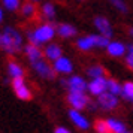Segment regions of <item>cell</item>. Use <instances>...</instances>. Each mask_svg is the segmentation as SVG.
<instances>
[{
    "label": "cell",
    "instance_id": "34",
    "mask_svg": "<svg viewBox=\"0 0 133 133\" xmlns=\"http://www.w3.org/2000/svg\"><path fill=\"white\" fill-rule=\"evenodd\" d=\"M124 133H133V132H129V130H127V132H124Z\"/></svg>",
    "mask_w": 133,
    "mask_h": 133
},
{
    "label": "cell",
    "instance_id": "16",
    "mask_svg": "<svg viewBox=\"0 0 133 133\" xmlns=\"http://www.w3.org/2000/svg\"><path fill=\"white\" fill-rule=\"evenodd\" d=\"M24 54L27 57L29 63L35 60H39V58H43V49L41 46H36V45H31V43H25L24 45Z\"/></svg>",
    "mask_w": 133,
    "mask_h": 133
},
{
    "label": "cell",
    "instance_id": "11",
    "mask_svg": "<svg viewBox=\"0 0 133 133\" xmlns=\"http://www.w3.org/2000/svg\"><path fill=\"white\" fill-rule=\"evenodd\" d=\"M0 49L8 55H17L21 52V49L11 41V37L6 33H3V30H0Z\"/></svg>",
    "mask_w": 133,
    "mask_h": 133
},
{
    "label": "cell",
    "instance_id": "9",
    "mask_svg": "<svg viewBox=\"0 0 133 133\" xmlns=\"http://www.w3.org/2000/svg\"><path fill=\"white\" fill-rule=\"evenodd\" d=\"M67 115H69L70 121L78 127L79 130H88V129L91 127V123L88 121V118H87L81 111H76V109H69Z\"/></svg>",
    "mask_w": 133,
    "mask_h": 133
},
{
    "label": "cell",
    "instance_id": "24",
    "mask_svg": "<svg viewBox=\"0 0 133 133\" xmlns=\"http://www.w3.org/2000/svg\"><path fill=\"white\" fill-rule=\"evenodd\" d=\"M76 46H78V49L84 51V52H88V51H91V49L94 48V46H93V43H91V41H90V37H88V36L78 37V39H76Z\"/></svg>",
    "mask_w": 133,
    "mask_h": 133
},
{
    "label": "cell",
    "instance_id": "2",
    "mask_svg": "<svg viewBox=\"0 0 133 133\" xmlns=\"http://www.w3.org/2000/svg\"><path fill=\"white\" fill-rule=\"evenodd\" d=\"M29 64H30L31 70L36 73L39 78L48 79V81H52V79L57 76V73H55L52 64H51V63H49L46 58H45V57H43V58H39V60L30 61Z\"/></svg>",
    "mask_w": 133,
    "mask_h": 133
},
{
    "label": "cell",
    "instance_id": "35",
    "mask_svg": "<svg viewBox=\"0 0 133 133\" xmlns=\"http://www.w3.org/2000/svg\"><path fill=\"white\" fill-rule=\"evenodd\" d=\"M79 2H84V0H79Z\"/></svg>",
    "mask_w": 133,
    "mask_h": 133
},
{
    "label": "cell",
    "instance_id": "20",
    "mask_svg": "<svg viewBox=\"0 0 133 133\" xmlns=\"http://www.w3.org/2000/svg\"><path fill=\"white\" fill-rule=\"evenodd\" d=\"M106 124H108L109 133H124V132H127L126 124L121 120H118V118L109 117V118H106Z\"/></svg>",
    "mask_w": 133,
    "mask_h": 133
},
{
    "label": "cell",
    "instance_id": "18",
    "mask_svg": "<svg viewBox=\"0 0 133 133\" xmlns=\"http://www.w3.org/2000/svg\"><path fill=\"white\" fill-rule=\"evenodd\" d=\"M41 14H42V18L46 21V23H52L57 15V9H55V5L51 3V2H45L41 6Z\"/></svg>",
    "mask_w": 133,
    "mask_h": 133
},
{
    "label": "cell",
    "instance_id": "32",
    "mask_svg": "<svg viewBox=\"0 0 133 133\" xmlns=\"http://www.w3.org/2000/svg\"><path fill=\"white\" fill-rule=\"evenodd\" d=\"M129 35L133 37V27H130V29H129Z\"/></svg>",
    "mask_w": 133,
    "mask_h": 133
},
{
    "label": "cell",
    "instance_id": "28",
    "mask_svg": "<svg viewBox=\"0 0 133 133\" xmlns=\"http://www.w3.org/2000/svg\"><path fill=\"white\" fill-rule=\"evenodd\" d=\"M2 2H3L5 9H8V11H18L23 5L21 0H2Z\"/></svg>",
    "mask_w": 133,
    "mask_h": 133
},
{
    "label": "cell",
    "instance_id": "25",
    "mask_svg": "<svg viewBox=\"0 0 133 133\" xmlns=\"http://www.w3.org/2000/svg\"><path fill=\"white\" fill-rule=\"evenodd\" d=\"M108 91L112 93V94H115V96H121L123 84H120V82L114 78H108Z\"/></svg>",
    "mask_w": 133,
    "mask_h": 133
},
{
    "label": "cell",
    "instance_id": "8",
    "mask_svg": "<svg viewBox=\"0 0 133 133\" xmlns=\"http://www.w3.org/2000/svg\"><path fill=\"white\" fill-rule=\"evenodd\" d=\"M93 24H94V27L97 29V33H99V35L108 37V39H112V36H114V29H112V25H111L108 18L99 15V17L94 18Z\"/></svg>",
    "mask_w": 133,
    "mask_h": 133
},
{
    "label": "cell",
    "instance_id": "36",
    "mask_svg": "<svg viewBox=\"0 0 133 133\" xmlns=\"http://www.w3.org/2000/svg\"><path fill=\"white\" fill-rule=\"evenodd\" d=\"M132 46H133V43H132Z\"/></svg>",
    "mask_w": 133,
    "mask_h": 133
},
{
    "label": "cell",
    "instance_id": "6",
    "mask_svg": "<svg viewBox=\"0 0 133 133\" xmlns=\"http://www.w3.org/2000/svg\"><path fill=\"white\" fill-rule=\"evenodd\" d=\"M11 87H12L15 96L21 99V100H30L31 99V90L30 87L27 85L24 78H17V79H11Z\"/></svg>",
    "mask_w": 133,
    "mask_h": 133
},
{
    "label": "cell",
    "instance_id": "13",
    "mask_svg": "<svg viewBox=\"0 0 133 133\" xmlns=\"http://www.w3.org/2000/svg\"><path fill=\"white\" fill-rule=\"evenodd\" d=\"M106 52L111 57L120 58V57H126L127 54V45L126 43L120 42V41H111L109 45L106 46Z\"/></svg>",
    "mask_w": 133,
    "mask_h": 133
},
{
    "label": "cell",
    "instance_id": "4",
    "mask_svg": "<svg viewBox=\"0 0 133 133\" xmlns=\"http://www.w3.org/2000/svg\"><path fill=\"white\" fill-rule=\"evenodd\" d=\"M66 100L70 105V109L82 111V109H85L88 106L91 99L87 96V93H73V91H69L66 96Z\"/></svg>",
    "mask_w": 133,
    "mask_h": 133
},
{
    "label": "cell",
    "instance_id": "33",
    "mask_svg": "<svg viewBox=\"0 0 133 133\" xmlns=\"http://www.w3.org/2000/svg\"><path fill=\"white\" fill-rule=\"evenodd\" d=\"M29 2H33V3H36V2H41V0H29Z\"/></svg>",
    "mask_w": 133,
    "mask_h": 133
},
{
    "label": "cell",
    "instance_id": "17",
    "mask_svg": "<svg viewBox=\"0 0 133 133\" xmlns=\"http://www.w3.org/2000/svg\"><path fill=\"white\" fill-rule=\"evenodd\" d=\"M55 30L57 35L61 39H70V37L76 36V27L72 24H67V23H60V24L55 25Z\"/></svg>",
    "mask_w": 133,
    "mask_h": 133
},
{
    "label": "cell",
    "instance_id": "1",
    "mask_svg": "<svg viewBox=\"0 0 133 133\" xmlns=\"http://www.w3.org/2000/svg\"><path fill=\"white\" fill-rule=\"evenodd\" d=\"M55 35H57L55 25L52 24V23H46V21L37 24L33 30L25 31V37H27L29 43L36 45V46H42V45L49 43L54 39Z\"/></svg>",
    "mask_w": 133,
    "mask_h": 133
},
{
    "label": "cell",
    "instance_id": "22",
    "mask_svg": "<svg viewBox=\"0 0 133 133\" xmlns=\"http://www.w3.org/2000/svg\"><path fill=\"white\" fill-rule=\"evenodd\" d=\"M87 76L90 79H96V78H103V76H106V70H105V67L100 66V64H93V66L87 67Z\"/></svg>",
    "mask_w": 133,
    "mask_h": 133
},
{
    "label": "cell",
    "instance_id": "23",
    "mask_svg": "<svg viewBox=\"0 0 133 133\" xmlns=\"http://www.w3.org/2000/svg\"><path fill=\"white\" fill-rule=\"evenodd\" d=\"M120 97L126 102L133 103V81H126L123 84V91H121Z\"/></svg>",
    "mask_w": 133,
    "mask_h": 133
},
{
    "label": "cell",
    "instance_id": "7",
    "mask_svg": "<svg viewBox=\"0 0 133 133\" xmlns=\"http://www.w3.org/2000/svg\"><path fill=\"white\" fill-rule=\"evenodd\" d=\"M87 91L90 93L91 96H94V97L102 96L103 93H106V91H108V78H106V76H103V78L90 79V81H88Z\"/></svg>",
    "mask_w": 133,
    "mask_h": 133
},
{
    "label": "cell",
    "instance_id": "30",
    "mask_svg": "<svg viewBox=\"0 0 133 133\" xmlns=\"http://www.w3.org/2000/svg\"><path fill=\"white\" fill-rule=\"evenodd\" d=\"M54 133H72L70 132V130H69V129H67V127H55L54 129Z\"/></svg>",
    "mask_w": 133,
    "mask_h": 133
},
{
    "label": "cell",
    "instance_id": "29",
    "mask_svg": "<svg viewBox=\"0 0 133 133\" xmlns=\"http://www.w3.org/2000/svg\"><path fill=\"white\" fill-rule=\"evenodd\" d=\"M124 61H126L127 67L133 72V46L132 45H127V54L124 57Z\"/></svg>",
    "mask_w": 133,
    "mask_h": 133
},
{
    "label": "cell",
    "instance_id": "26",
    "mask_svg": "<svg viewBox=\"0 0 133 133\" xmlns=\"http://www.w3.org/2000/svg\"><path fill=\"white\" fill-rule=\"evenodd\" d=\"M93 129L96 133H109L108 124H106V120H102V118H97L93 124Z\"/></svg>",
    "mask_w": 133,
    "mask_h": 133
},
{
    "label": "cell",
    "instance_id": "21",
    "mask_svg": "<svg viewBox=\"0 0 133 133\" xmlns=\"http://www.w3.org/2000/svg\"><path fill=\"white\" fill-rule=\"evenodd\" d=\"M88 37H90V41H91V43H93L94 48H102V49H106V46L109 45V42L112 41V39H108V37L102 36V35H99V33L88 35Z\"/></svg>",
    "mask_w": 133,
    "mask_h": 133
},
{
    "label": "cell",
    "instance_id": "14",
    "mask_svg": "<svg viewBox=\"0 0 133 133\" xmlns=\"http://www.w3.org/2000/svg\"><path fill=\"white\" fill-rule=\"evenodd\" d=\"M3 33H6L8 36L11 37V41H12L21 51L24 49V36L21 35L19 30H17L15 27H11V25H5V27H3Z\"/></svg>",
    "mask_w": 133,
    "mask_h": 133
},
{
    "label": "cell",
    "instance_id": "31",
    "mask_svg": "<svg viewBox=\"0 0 133 133\" xmlns=\"http://www.w3.org/2000/svg\"><path fill=\"white\" fill-rule=\"evenodd\" d=\"M2 23H3V9L0 8V24H2Z\"/></svg>",
    "mask_w": 133,
    "mask_h": 133
},
{
    "label": "cell",
    "instance_id": "3",
    "mask_svg": "<svg viewBox=\"0 0 133 133\" xmlns=\"http://www.w3.org/2000/svg\"><path fill=\"white\" fill-rule=\"evenodd\" d=\"M60 85L66 88L67 93L69 91H73V93H87L88 82L82 76H79V75H70L69 78H61Z\"/></svg>",
    "mask_w": 133,
    "mask_h": 133
},
{
    "label": "cell",
    "instance_id": "27",
    "mask_svg": "<svg viewBox=\"0 0 133 133\" xmlns=\"http://www.w3.org/2000/svg\"><path fill=\"white\" fill-rule=\"evenodd\" d=\"M108 2L115 8V9H117V11H118V12H121V14H127L129 12L127 3L124 2V0H108Z\"/></svg>",
    "mask_w": 133,
    "mask_h": 133
},
{
    "label": "cell",
    "instance_id": "19",
    "mask_svg": "<svg viewBox=\"0 0 133 133\" xmlns=\"http://www.w3.org/2000/svg\"><path fill=\"white\" fill-rule=\"evenodd\" d=\"M19 12H21V17L27 19H33L37 15V8L33 2H24L19 8Z\"/></svg>",
    "mask_w": 133,
    "mask_h": 133
},
{
    "label": "cell",
    "instance_id": "10",
    "mask_svg": "<svg viewBox=\"0 0 133 133\" xmlns=\"http://www.w3.org/2000/svg\"><path fill=\"white\" fill-rule=\"evenodd\" d=\"M52 67H54L57 75H72L73 73V63L66 55H63L58 60H55L52 63Z\"/></svg>",
    "mask_w": 133,
    "mask_h": 133
},
{
    "label": "cell",
    "instance_id": "5",
    "mask_svg": "<svg viewBox=\"0 0 133 133\" xmlns=\"http://www.w3.org/2000/svg\"><path fill=\"white\" fill-rule=\"evenodd\" d=\"M120 100H121L120 96H115L109 91L103 93L102 96H99L96 99L99 109H102V111H114V109H117L118 105H120Z\"/></svg>",
    "mask_w": 133,
    "mask_h": 133
},
{
    "label": "cell",
    "instance_id": "15",
    "mask_svg": "<svg viewBox=\"0 0 133 133\" xmlns=\"http://www.w3.org/2000/svg\"><path fill=\"white\" fill-rule=\"evenodd\" d=\"M6 72L11 79H17V78H24L25 70L17 60H9L6 66Z\"/></svg>",
    "mask_w": 133,
    "mask_h": 133
},
{
    "label": "cell",
    "instance_id": "12",
    "mask_svg": "<svg viewBox=\"0 0 133 133\" xmlns=\"http://www.w3.org/2000/svg\"><path fill=\"white\" fill-rule=\"evenodd\" d=\"M43 57L49 61V63H54L55 60H58L60 57H63V49L58 43L49 42L45 45L43 48Z\"/></svg>",
    "mask_w": 133,
    "mask_h": 133
}]
</instances>
